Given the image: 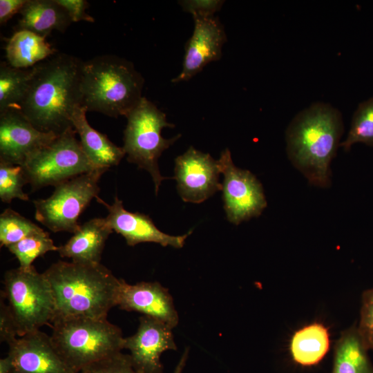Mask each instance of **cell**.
<instances>
[{
	"instance_id": "cell-32",
	"label": "cell",
	"mask_w": 373,
	"mask_h": 373,
	"mask_svg": "<svg viewBox=\"0 0 373 373\" xmlns=\"http://www.w3.org/2000/svg\"><path fill=\"white\" fill-rule=\"evenodd\" d=\"M1 294L0 300V341L8 345L14 341L17 336L18 329L8 305L5 303Z\"/></svg>"
},
{
	"instance_id": "cell-29",
	"label": "cell",
	"mask_w": 373,
	"mask_h": 373,
	"mask_svg": "<svg viewBox=\"0 0 373 373\" xmlns=\"http://www.w3.org/2000/svg\"><path fill=\"white\" fill-rule=\"evenodd\" d=\"M79 373H139L133 366L129 354L122 352L86 367Z\"/></svg>"
},
{
	"instance_id": "cell-24",
	"label": "cell",
	"mask_w": 373,
	"mask_h": 373,
	"mask_svg": "<svg viewBox=\"0 0 373 373\" xmlns=\"http://www.w3.org/2000/svg\"><path fill=\"white\" fill-rule=\"evenodd\" d=\"M34 66L17 68L5 61L0 64V113L19 109L34 74Z\"/></svg>"
},
{
	"instance_id": "cell-7",
	"label": "cell",
	"mask_w": 373,
	"mask_h": 373,
	"mask_svg": "<svg viewBox=\"0 0 373 373\" xmlns=\"http://www.w3.org/2000/svg\"><path fill=\"white\" fill-rule=\"evenodd\" d=\"M4 291L16 323L19 336L50 325L55 317V306L50 285L44 275L32 265L29 269L19 267L4 274Z\"/></svg>"
},
{
	"instance_id": "cell-27",
	"label": "cell",
	"mask_w": 373,
	"mask_h": 373,
	"mask_svg": "<svg viewBox=\"0 0 373 373\" xmlns=\"http://www.w3.org/2000/svg\"><path fill=\"white\" fill-rule=\"evenodd\" d=\"M7 248L18 260L19 267L25 269L30 268L38 257L49 251H57L58 249L49 233L45 231L26 237Z\"/></svg>"
},
{
	"instance_id": "cell-1",
	"label": "cell",
	"mask_w": 373,
	"mask_h": 373,
	"mask_svg": "<svg viewBox=\"0 0 373 373\" xmlns=\"http://www.w3.org/2000/svg\"><path fill=\"white\" fill-rule=\"evenodd\" d=\"M83 61L57 52L34 66L20 111L39 131L60 135L73 128L72 116L82 106Z\"/></svg>"
},
{
	"instance_id": "cell-4",
	"label": "cell",
	"mask_w": 373,
	"mask_h": 373,
	"mask_svg": "<svg viewBox=\"0 0 373 373\" xmlns=\"http://www.w3.org/2000/svg\"><path fill=\"white\" fill-rule=\"evenodd\" d=\"M144 79L128 60L102 55L83 61L82 106L111 117L126 115L140 102Z\"/></svg>"
},
{
	"instance_id": "cell-8",
	"label": "cell",
	"mask_w": 373,
	"mask_h": 373,
	"mask_svg": "<svg viewBox=\"0 0 373 373\" xmlns=\"http://www.w3.org/2000/svg\"><path fill=\"white\" fill-rule=\"evenodd\" d=\"M108 170L95 169L55 186L50 197L33 201L35 219L52 232L74 233L80 226L79 217L98 196L99 180Z\"/></svg>"
},
{
	"instance_id": "cell-11",
	"label": "cell",
	"mask_w": 373,
	"mask_h": 373,
	"mask_svg": "<svg viewBox=\"0 0 373 373\" xmlns=\"http://www.w3.org/2000/svg\"><path fill=\"white\" fill-rule=\"evenodd\" d=\"M174 172L177 189L184 202L201 203L222 189L218 160L193 146L175 159Z\"/></svg>"
},
{
	"instance_id": "cell-34",
	"label": "cell",
	"mask_w": 373,
	"mask_h": 373,
	"mask_svg": "<svg viewBox=\"0 0 373 373\" xmlns=\"http://www.w3.org/2000/svg\"><path fill=\"white\" fill-rule=\"evenodd\" d=\"M27 0H0V24L3 25L19 13Z\"/></svg>"
},
{
	"instance_id": "cell-12",
	"label": "cell",
	"mask_w": 373,
	"mask_h": 373,
	"mask_svg": "<svg viewBox=\"0 0 373 373\" xmlns=\"http://www.w3.org/2000/svg\"><path fill=\"white\" fill-rule=\"evenodd\" d=\"M57 136L37 129L19 109L0 113V162L23 166Z\"/></svg>"
},
{
	"instance_id": "cell-5",
	"label": "cell",
	"mask_w": 373,
	"mask_h": 373,
	"mask_svg": "<svg viewBox=\"0 0 373 373\" xmlns=\"http://www.w3.org/2000/svg\"><path fill=\"white\" fill-rule=\"evenodd\" d=\"M50 325L52 344L74 373L124 349L122 330L107 318L59 317Z\"/></svg>"
},
{
	"instance_id": "cell-6",
	"label": "cell",
	"mask_w": 373,
	"mask_h": 373,
	"mask_svg": "<svg viewBox=\"0 0 373 373\" xmlns=\"http://www.w3.org/2000/svg\"><path fill=\"white\" fill-rule=\"evenodd\" d=\"M124 131V149L128 162L151 175L157 195L162 180L168 179L160 173L158 159L162 152L171 146L180 135L165 139L161 135L163 128L175 126L166 121L165 113L145 97L129 112Z\"/></svg>"
},
{
	"instance_id": "cell-18",
	"label": "cell",
	"mask_w": 373,
	"mask_h": 373,
	"mask_svg": "<svg viewBox=\"0 0 373 373\" xmlns=\"http://www.w3.org/2000/svg\"><path fill=\"white\" fill-rule=\"evenodd\" d=\"M113 230L105 218H95L80 225L57 251L62 258L84 264L100 263L106 240Z\"/></svg>"
},
{
	"instance_id": "cell-2",
	"label": "cell",
	"mask_w": 373,
	"mask_h": 373,
	"mask_svg": "<svg viewBox=\"0 0 373 373\" xmlns=\"http://www.w3.org/2000/svg\"><path fill=\"white\" fill-rule=\"evenodd\" d=\"M343 132L341 111L321 102L303 109L289 124L285 132L287 155L310 184L324 189L331 186V163Z\"/></svg>"
},
{
	"instance_id": "cell-26",
	"label": "cell",
	"mask_w": 373,
	"mask_h": 373,
	"mask_svg": "<svg viewBox=\"0 0 373 373\" xmlns=\"http://www.w3.org/2000/svg\"><path fill=\"white\" fill-rule=\"evenodd\" d=\"M44 230L20 213L8 208L0 215V245L8 247Z\"/></svg>"
},
{
	"instance_id": "cell-23",
	"label": "cell",
	"mask_w": 373,
	"mask_h": 373,
	"mask_svg": "<svg viewBox=\"0 0 373 373\" xmlns=\"http://www.w3.org/2000/svg\"><path fill=\"white\" fill-rule=\"evenodd\" d=\"M330 345L325 326L313 323L296 331L291 336L289 350L292 359L303 366L318 363L326 355Z\"/></svg>"
},
{
	"instance_id": "cell-25",
	"label": "cell",
	"mask_w": 373,
	"mask_h": 373,
	"mask_svg": "<svg viewBox=\"0 0 373 373\" xmlns=\"http://www.w3.org/2000/svg\"><path fill=\"white\" fill-rule=\"evenodd\" d=\"M356 143L373 146V97L358 105L353 114L347 135L341 142L340 147L348 151Z\"/></svg>"
},
{
	"instance_id": "cell-31",
	"label": "cell",
	"mask_w": 373,
	"mask_h": 373,
	"mask_svg": "<svg viewBox=\"0 0 373 373\" xmlns=\"http://www.w3.org/2000/svg\"><path fill=\"white\" fill-rule=\"evenodd\" d=\"M224 1L220 0H186L179 1L182 9L191 13L193 19L211 18L222 8Z\"/></svg>"
},
{
	"instance_id": "cell-22",
	"label": "cell",
	"mask_w": 373,
	"mask_h": 373,
	"mask_svg": "<svg viewBox=\"0 0 373 373\" xmlns=\"http://www.w3.org/2000/svg\"><path fill=\"white\" fill-rule=\"evenodd\" d=\"M367 350L356 325L345 329L335 344L332 373H373Z\"/></svg>"
},
{
	"instance_id": "cell-35",
	"label": "cell",
	"mask_w": 373,
	"mask_h": 373,
	"mask_svg": "<svg viewBox=\"0 0 373 373\" xmlns=\"http://www.w3.org/2000/svg\"><path fill=\"white\" fill-rule=\"evenodd\" d=\"M189 356V348H185L173 373H182Z\"/></svg>"
},
{
	"instance_id": "cell-28",
	"label": "cell",
	"mask_w": 373,
	"mask_h": 373,
	"mask_svg": "<svg viewBox=\"0 0 373 373\" xmlns=\"http://www.w3.org/2000/svg\"><path fill=\"white\" fill-rule=\"evenodd\" d=\"M28 184L22 166L0 162V199L10 203L13 199L28 201L29 197L23 186Z\"/></svg>"
},
{
	"instance_id": "cell-21",
	"label": "cell",
	"mask_w": 373,
	"mask_h": 373,
	"mask_svg": "<svg viewBox=\"0 0 373 373\" xmlns=\"http://www.w3.org/2000/svg\"><path fill=\"white\" fill-rule=\"evenodd\" d=\"M45 37L26 30H18L6 46L7 63L17 68H29L56 54Z\"/></svg>"
},
{
	"instance_id": "cell-14",
	"label": "cell",
	"mask_w": 373,
	"mask_h": 373,
	"mask_svg": "<svg viewBox=\"0 0 373 373\" xmlns=\"http://www.w3.org/2000/svg\"><path fill=\"white\" fill-rule=\"evenodd\" d=\"M97 202L103 204L108 211L105 218L113 231L121 235L128 245L133 247L142 242H154L163 247L171 246L182 248L192 231L182 236H171L156 227L148 215L126 210L123 202L117 196L113 204H109L97 196Z\"/></svg>"
},
{
	"instance_id": "cell-19",
	"label": "cell",
	"mask_w": 373,
	"mask_h": 373,
	"mask_svg": "<svg viewBox=\"0 0 373 373\" xmlns=\"http://www.w3.org/2000/svg\"><path fill=\"white\" fill-rule=\"evenodd\" d=\"M87 109L78 106L72 116V123L80 137L82 147L95 168L109 169L119 164L126 153L122 147L113 143L108 137L93 128L86 119Z\"/></svg>"
},
{
	"instance_id": "cell-20",
	"label": "cell",
	"mask_w": 373,
	"mask_h": 373,
	"mask_svg": "<svg viewBox=\"0 0 373 373\" xmlns=\"http://www.w3.org/2000/svg\"><path fill=\"white\" fill-rule=\"evenodd\" d=\"M19 30L46 37L52 30L64 33L72 21L56 0H27L19 12Z\"/></svg>"
},
{
	"instance_id": "cell-10",
	"label": "cell",
	"mask_w": 373,
	"mask_h": 373,
	"mask_svg": "<svg viewBox=\"0 0 373 373\" xmlns=\"http://www.w3.org/2000/svg\"><path fill=\"white\" fill-rule=\"evenodd\" d=\"M218 162L224 175L222 200L227 220L238 225L260 216L267 205L260 182L249 171L235 166L228 149Z\"/></svg>"
},
{
	"instance_id": "cell-36",
	"label": "cell",
	"mask_w": 373,
	"mask_h": 373,
	"mask_svg": "<svg viewBox=\"0 0 373 373\" xmlns=\"http://www.w3.org/2000/svg\"><path fill=\"white\" fill-rule=\"evenodd\" d=\"M11 367V359L8 355L0 359V373H10Z\"/></svg>"
},
{
	"instance_id": "cell-30",
	"label": "cell",
	"mask_w": 373,
	"mask_h": 373,
	"mask_svg": "<svg viewBox=\"0 0 373 373\" xmlns=\"http://www.w3.org/2000/svg\"><path fill=\"white\" fill-rule=\"evenodd\" d=\"M357 327L367 350H373V287L365 290L362 294Z\"/></svg>"
},
{
	"instance_id": "cell-33",
	"label": "cell",
	"mask_w": 373,
	"mask_h": 373,
	"mask_svg": "<svg viewBox=\"0 0 373 373\" xmlns=\"http://www.w3.org/2000/svg\"><path fill=\"white\" fill-rule=\"evenodd\" d=\"M68 12L72 22L87 21L93 23L95 19L86 12L88 3L85 0H56Z\"/></svg>"
},
{
	"instance_id": "cell-13",
	"label": "cell",
	"mask_w": 373,
	"mask_h": 373,
	"mask_svg": "<svg viewBox=\"0 0 373 373\" xmlns=\"http://www.w3.org/2000/svg\"><path fill=\"white\" fill-rule=\"evenodd\" d=\"M137 332L124 337V349L129 351L135 370L139 373H164L162 354L175 350L173 328L162 321L142 316Z\"/></svg>"
},
{
	"instance_id": "cell-3",
	"label": "cell",
	"mask_w": 373,
	"mask_h": 373,
	"mask_svg": "<svg viewBox=\"0 0 373 373\" xmlns=\"http://www.w3.org/2000/svg\"><path fill=\"white\" fill-rule=\"evenodd\" d=\"M54 297L55 318H107L116 306L119 279L105 266L59 260L44 273ZM53 318V319H54Z\"/></svg>"
},
{
	"instance_id": "cell-17",
	"label": "cell",
	"mask_w": 373,
	"mask_h": 373,
	"mask_svg": "<svg viewBox=\"0 0 373 373\" xmlns=\"http://www.w3.org/2000/svg\"><path fill=\"white\" fill-rule=\"evenodd\" d=\"M192 36L185 44L182 70L172 82L189 81L211 61L222 56V48L227 41L222 24L217 17L193 19Z\"/></svg>"
},
{
	"instance_id": "cell-16",
	"label": "cell",
	"mask_w": 373,
	"mask_h": 373,
	"mask_svg": "<svg viewBox=\"0 0 373 373\" xmlns=\"http://www.w3.org/2000/svg\"><path fill=\"white\" fill-rule=\"evenodd\" d=\"M8 347L10 373H74L57 353L50 336L40 330L18 336Z\"/></svg>"
},
{
	"instance_id": "cell-15",
	"label": "cell",
	"mask_w": 373,
	"mask_h": 373,
	"mask_svg": "<svg viewBox=\"0 0 373 373\" xmlns=\"http://www.w3.org/2000/svg\"><path fill=\"white\" fill-rule=\"evenodd\" d=\"M116 306L128 312H137L164 322L171 328L179 316L169 289L158 282H140L134 285L119 279Z\"/></svg>"
},
{
	"instance_id": "cell-9",
	"label": "cell",
	"mask_w": 373,
	"mask_h": 373,
	"mask_svg": "<svg viewBox=\"0 0 373 373\" xmlns=\"http://www.w3.org/2000/svg\"><path fill=\"white\" fill-rule=\"evenodd\" d=\"M70 128L32 155L23 166L32 191L53 186L95 168Z\"/></svg>"
}]
</instances>
